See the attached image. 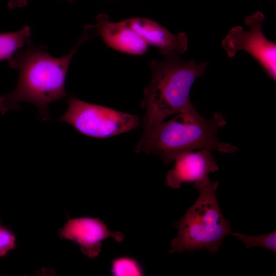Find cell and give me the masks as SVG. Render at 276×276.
I'll list each match as a JSON object with an SVG mask.
<instances>
[{"label": "cell", "instance_id": "cell-10", "mask_svg": "<svg viewBox=\"0 0 276 276\" xmlns=\"http://www.w3.org/2000/svg\"><path fill=\"white\" fill-rule=\"evenodd\" d=\"M96 21L98 34L108 47L135 55H143L147 51L148 45L125 20L111 22L107 15H100Z\"/></svg>", "mask_w": 276, "mask_h": 276}, {"label": "cell", "instance_id": "cell-1", "mask_svg": "<svg viewBox=\"0 0 276 276\" xmlns=\"http://www.w3.org/2000/svg\"><path fill=\"white\" fill-rule=\"evenodd\" d=\"M98 35L95 26L88 25L70 52L60 58L51 56L46 47L28 43L9 60L8 66L17 69L19 76L15 89L0 96V111L4 114L10 109H19L26 102L36 106L44 121L51 119L49 105L66 100L71 96L65 90L66 77L71 59L80 45Z\"/></svg>", "mask_w": 276, "mask_h": 276}, {"label": "cell", "instance_id": "cell-7", "mask_svg": "<svg viewBox=\"0 0 276 276\" xmlns=\"http://www.w3.org/2000/svg\"><path fill=\"white\" fill-rule=\"evenodd\" d=\"M62 237L72 240L80 245L81 250L90 258H96L100 252L103 240L112 237L122 242L124 235L111 232L99 218H79L70 220L60 232Z\"/></svg>", "mask_w": 276, "mask_h": 276}, {"label": "cell", "instance_id": "cell-2", "mask_svg": "<svg viewBox=\"0 0 276 276\" xmlns=\"http://www.w3.org/2000/svg\"><path fill=\"white\" fill-rule=\"evenodd\" d=\"M164 59L149 63L152 76L144 89L141 106L145 110L141 138L148 135L168 117L192 111L190 93L195 81L203 76L207 62L183 60L174 52L163 54Z\"/></svg>", "mask_w": 276, "mask_h": 276}, {"label": "cell", "instance_id": "cell-11", "mask_svg": "<svg viewBox=\"0 0 276 276\" xmlns=\"http://www.w3.org/2000/svg\"><path fill=\"white\" fill-rule=\"evenodd\" d=\"M31 29L25 26L12 32L0 34V61L9 60L17 51L30 42Z\"/></svg>", "mask_w": 276, "mask_h": 276}, {"label": "cell", "instance_id": "cell-14", "mask_svg": "<svg viewBox=\"0 0 276 276\" xmlns=\"http://www.w3.org/2000/svg\"><path fill=\"white\" fill-rule=\"evenodd\" d=\"M15 239L7 230L0 228V256L5 255L14 246Z\"/></svg>", "mask_w": 276, "mask_h": 276}, {"label": "cell", "instance_id": "cell-13", "mask_svg": "<svg viewBox=\"0 0 276 276\" xmlns=\"http://www.w3.org/2000/svg\"><path fill=\"white\" fill-rule=\"evenodd\" d=\"M111 272L114 275H142L143 272L138 263L132 259L121 257L112 262Z\"/></svg>", "mask_w": 276, "mask_h": 276}, {"label": "cell", "instance_id": "cell-12", "mask_svg": "<svg viewBox=\"0 0 276 276\" xmlns=\"http://www.w3.org/2000/svg\"><path fill=\"white\" fill-rule=\"evenodd\" d=\"M232 235L242 241L246 248L261 247L276 252V232L259 235H248L241 233H232Z\"/></svg>", "mask_w": 276, "mask_h": 276}, {"label": "cell", "instance_id": "cell-3", "mask_svg": "<svg viewBox=\"0 0 276 276\" xmlns=\"http://www.w3.org/2000/svg\"><path fill=\"white\" fill-rule=\"evenodd\" d=\"M226 124L223 115L215 112L210 119L201 116L195 109L177 114L174 118L163 122L148 135L141 138L135 151L159 157L168 165L179 155L195 149L217 150L232 154L238 148L221 142L218 130Z\"/></svg>", "mask_w": 276, "mask_h": 276}, {"label": "cell", "instance_id": "cell-16", "mask_svg": "<svg viewBox=\"0 0 276 276\" xmlns=\"http://www.w3.org/2000/svg\"><path fill=\"white\" fill-rule=\"evenodd\" d=\"M75 1V0H74V1Z\"/></svg>", "mask_w": 276, "mask_h": 276}, {"label": "cell", "instance_id": "cell-6", "mask_svg": "<svg viewBox=\"0 0 276 276\" xmlns=\"http://www.w3.org/2000/svg\"><path fill=\"white\" fill-rule=\"evenodd\" d=\"M264 19L262 12L257 11L247 16L244 24L249 28L245 31L235 26L222 41V48L228 57H234L240 50L249 53L272 80L276 78V44L263 34L262 26Z\"/></svg>", "mask_w": 276, "mask_h": 276}, {"label": "cell", "instance_id": "cell-9", "mask_svg": "<svg viewBox=\"0 0 276 276\" xmlns=\"http://www.w3.org/2000/svg\"><path fill=\"white\" fill-rule=\"evenodd\" d=\"M125 21L148 45L158 48L162 54L171 52L180 54L188 50V37L185 32L172 34L158 22L146 18L134 17Z\"/></svg>", "mask_w": 276, "mask_h": 276}, {"label": "cell", "instance_id": "cell-5", "mask_svg": "<svg viewBox=\"0 0 276 276\" xmlns=\"http://www.w3.org/2000/svg\"><path fill=\"white\" fill-rule=\"evenodd\" d=\"M66 101L67 108L57 120L69 124L88 137H111L132 130L140 123L137 115L86 102L72 96Z\"/></svg>", "mask_w": 276, "mask_h": 276}, {"label": "cell", "instance_id": "cell-8", "mask_svg": "<svg viewBox=\"0 0 276 276\" xmlns=\"http://www.w3.org/2000/svg\"><path fill=\"white\" fill-rule=\"evenodd\" d=\"M174 160V168L167 172L165 184L175 189L180 188L183 183L200 181L219 170L211 151L208 149L184 153Z\"/></svg>", "mask_w": 276, "mask_h": 276}, {"label": "cell", "instance_id": "cell-4", "mask_svg": "<svg viewBox=\"0 0 276 276\" xmlns=\"http://www.w3.org/2000/svg\"><path fill=\"white\" fill-rule=\"evenodd\" d=\"M194 185L198 196L185 214L174 222L177 234L171 241V254L198 250L216 253L225 237L232 232L230 221L224 217L217 200L219 182L207 176Z\"/></svg>", "mask_w": 276, "mask_h": 276}, {"label": "cell", "instance_id": "cell-15", "mask_svg": "<svg viewBox=\"0 0 276 276\" xmlns=\"http://www.w3.org/2000/svg\"><path fill=\"white\" fill-rule=\"evenodd\" d=\"M70 2H74L73 0H67ZM27 4V0H9L7 7L9 9L22 7Z\"/></svg>", "mask_w": 276, "mask_h": 276}]
</instances>
